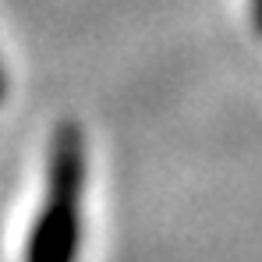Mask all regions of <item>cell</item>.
Here are the masks:
<instances>
[{"label":"cell","instance_id":"obj_1","mask_svg":"<svg viewBox=\"0 0 262 262\" xmlns=\"http://www.w3.org/2000/svg\"><path fill=\"white\" fill-rule=\"evenodd\" d=\"M85 191V135L68 124L57 131L50 156V199L36 220L29 262H78L82 248V213L78 199Z\"/></svg>","mask_w":262,"mask_h":262}]
</instances>
